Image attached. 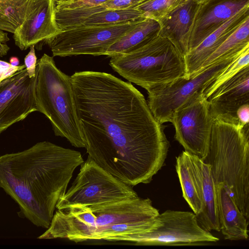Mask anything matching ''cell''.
Masks as SVG:
<instances>
[{"mask_svg":"<svg viewBox=\"0 0 249 249\" xmlns=\"http://www.w3.org/2000/svg\"><path fill=\"white\" fill-rule=\"evenodd\" d=\"M71 77L88 156L132 187L149 183L163 166L169 143L143 94L105 72L78 71Z\"/></svg>","mask_w":249,"mask_h":249,"instance_id":"obj_1","label":"cell"},{"mask_svg":"<svg viewBox=\"0 0 249 249\" xmlns=\"http://www.w3.org/2000/svg\"><path fill=\"white\" fill-rule=\"evenodd\" d=\"M84 161L78 151L38 142L0 156V188L18 204L19 216L48 229L58 201Z\"/></svg>","mask_w":249,"mask_h":249,"instance_id":"obj_2","label":"cell"},{"mask_svg":"<svg viewBox=\"0 0 249 249\" xmlns=\"http://www.w3.org/2000/svg\"><path fill=\"white\" fill-rule=\"evenodd\" d=\"M148 198L138 197L57 210L51 224L38 239H67L75 242L92 240L119 241L124 237L146 232L159 214Z\"/></svg>","mask_w":249,"mask_h":249,"instance_id":"obj_3","label":"cell"},{"mask_svg":"<svg viewBox=\"0 0 249 249\" xmlns=\"http://www.w3.org/2000/svg\"><path fill=\"white\" fill-rule=\"evenodd\" d=\"M214 119L209 152L216 185L224 184L242 213L249 218V128Z\"/></svg>","mask_w":249,"mask_h":249,"instance_id":"obj_4","label":"cell"},{"mask_svg":"<svg viewBox=\"0 0 249 249\" xmlns=\"http://www.w3.org/2000/svg\"><path fill=\"white\" fill-rule=\"evenodd\" d=\"M35 100L37 111L49 120L55 136L66 138L75 147L85 148L71 76L59 70L53 57L46 53L36 64Z\"/></svg>","mask_w":249,"mask_h":249,"instance_id":"obj_5","label":"cell"},{"mask_svg":"<svg viewBox=\"0 0 249 249\" xmlns=\"http://www.w3.org/2000/svg\"><path fill=\"white\" fill-rule=\"evenodd\" d=\"M112 69L147 91L186 75L184 56L159 32L127 54L110 58Z\"/></svg>","mask_w":249,"mask_h":249,"instance_id":"obj_6","label":"cell"},{"mask_svg":"<svg viewBox=\"0 0 249 249\" xmlns=\"http://www.w3.org/2000/svg\"><path fill=\"white\" fill-rule=\"evenodd\" d=\"M243 51L219 59L188 78L180 77L148 90L147 104L156 119L161 124L171 122L178 108L203 94L215 78Z\"/></svg>","mask_w":249,"mask_h":249,"instance_id":"obj_7","label":"cell"},{"mask_svg":"<svg viewBox=\"0 0 249 249\" xmlns=\"http://www.w3.org/2000/svg\"><path fill=\"white\" fill-rule=\"evenodd\" d=\"M138 196L131 186L112 175L88 156L72 184L59 198L56 208L92 205Z\"/></svg>","mask_w":249,"mask_h":249,"instance_id":"obj_8","label":"cell"},{"mask_svg":"<svg viewBox=\"0 0 249 249\" xmlns=\"http://www.w3.org/2000/svg\"><path fill=\"white\" fill-rule=\"evenodd\" d=\"M143 18L111 25L76 26L62 30L43 42L50 47L53 56L105 55L111 45Z\"/></svg>","mask_w":249,"mask_h":249,"instance_id":"obj_9","label":"cell"},{"mask_svg":"<svg viewBox=\"0 0 249 249\" xmlns=\"http://www.w3.org/2000/svg\"><path fill=\"white\" fill-rule=\"evenodd\" d=\"M218 240L199 226L194 213L170 210L159 213L156 224L148 231L127 235L121 239L140 245L160 246L191 245Z\"/></svg>","mask_w":249,"mask_h":249,"instance_id":"obj_10","label":"cell"},{"mask_svg":"<svg viewBox=\"0 0 249 249\" xmlns=\"http://www.w3.org/2000/svg\"><path fill=\"white\" fill-rule=\"evenodd\" d=\"M214 119L210 104L201 94L178 108L171 120L176 140L185 151L203 161L207 157Z\"/></svg>","mask_w":249,"mask_h":249,"instance_id":"obj_11","label":"cell"},{"mask_svg":"<svg viewBox=\"0 0 249 249\" xmlns=\"http://www.w3.org/2000/svg\"><path fill=\"white\" fill-rule=\"evenodd\" d=\"M36 76L30 78L26 68L0 84V134L13 124L37 111Z\"/></svg>","mask_w":249,"mask_h":249,"instance_id":"obj_12","label":"cell"},{"mask_svg":"<svg viewBox=\"0 0 249 249\" xmlns=\"http://www.w3.org/2000/svg\"><path fill=\"white\" fill-rule=\"evenodd\" d=\"M207 99L214 119L239 124L236 111L241 106L249 104V65L222 84Z\"/></svg>","mask_w":249,"mask_h":249,"instance_id":"obj_13","label":"cell"},{"mask_svg":"<svg viewBox=\"0 0 249 249\" xmlns=\"http://www.w3.org/2000/svg\"><path fill=\"white\" fill-rule=\"evenodd\" d=\"M247 6H249V0H205L198 3L190 34L188 52Z\"/></svg>","mask_w":249,"mask_h":249,"instance_id":"obj_14","label":"cell"},{"mask_svg":"<svg viewBox=\"0 0 249 249\" xmlns=\"http://www.w3.org/2000/svg\"><path fill=\"white\" fill-rule=\"evenodd\" d=\"M53 0H42L13 33L15 44L26 50L61 31L54 18Z\"/></svg>","mask_w":249,"mask_h":249,"instance_id":"obj_15","label":"cell"},{"mask_svg":"<svg viewBox=\"0 0 249 249\" xmlns=\"http://www.w3.org/2000/svg\"><path fill=\"white\" fill-rule=\"evenodd\" d=\"M189 156L202 203L201 212L196 216L197 220L206 230L220 231L216 185L211 166L194 155L189 153Z\"/></svg>","mask_w":249,"mask_h":249,"instance_id":"obj_16","label":"cell"},{"mask_svg":"<svg viewBox=\"0 0 249 249\" xmlns=\"http://www.w3.org/2000/svg\"><path fill=\"white\" fill-rule=\"evenodd\" d=\"M198 5L196 0H188L158 19L160 24L159 33L169 39L183 56L188 52Z\"/></svg>","mask_w":249,"mask_h":249,"instance_id":"obj_17","label":"cell"},{"mask_svg":"<svg viewBox=\"0 0 249 249\" xmlns=\"http://www.w3.org/2000/svg\"><path fill=\"white\" fill-rule=\"evenodd\" d=\"M248 18H249V6L229 18L198 45L189 51L184 56L186 70L185 77L188 78L197 72L205 60Z\"/></svg>","mask_w":249,"mask_h":249,"instance_id":"obj_18","label":"cell"},{"mask_svg":"<svg viewBox=\"0 0 249 249\" xmlns=\"http://www.w3.org/2000/svg\"><path fill=\"white\" fill-rule=\"evenodd\" d=\"M218 215L220 231L225 239H248L249 219L242 213L223 183L216 185Z\"/></svg>","mask_w":249,"mask_h":249,"instance_id":"obj_19","label":"cell"},{"mask_svg":"<svg viewBox=\"0 0 249 249\" xmlns=\"http://www.w3.org/2000/svg\"><path fill=\"white\" fill-rule=\"evenodd\" d=\"M160 29L158 20L143 18L133 29L111 45L105 55L111 58L129 53L158 33Z\"/></svg>","mask_w":249,"mask_h":249,"instance_id":"obj_20","label":"cell"},{"mask_svg":"<svg viewBox=\"0 0 249 249\" xmlns=\"http://www.w3.org/2000/svg\"><path fill=\"white\" fill-rule=\"evenodd\" d=\"M176 168L182 196L197 216L201 212L202 203L197 184L191 168L188 152L183 151L177 158Z\"/></svg>","mask_w":249,"mask_h":249,"instance_id":"obj_21","label":"cell"},{"mask_svg":"<svg viewBox=\"0 0 249 249\" xmlns=\"http://www.w3.org/2000/svg\"><path fill=\"white\" fill-rule=\"evenodd\" d=\"M41 0L0 1V29L14 33Z\"/></svg>","mask_w":249,"mask_h":249,"instance_id":"obj_22","label":"cell"},{"mask_svg":"<svg viewBox=\"0 0 249 249\" xmlns=\"http://www.w3.org/2000/svg\"><path fill=\"white\" fill-rule=\"evenodd\" d=\"M248 47L249 18L245 20L205 60L200 69L219 59L241 53Z\"/></svg>","mask_w":249,"mask_h":249,"instance_id":"obj_23","label":"cell"},{"mask_svg":"<svg viewBox=\"0 0 249 249\" xmlns=\"http://www.w3.org/2000/svg\"><path fill=\"white\" fill-rule=\"evenodd\" d=\"M144 17L142 13L135 8L107 10L93 14L81 21L77 26L111 25Z\"/></svg>","mask_w":249,"mask_h":249,"instance_id":"obj_24","label":"cell"},{"mask_svg":"<svg viewBox=\"0 0 249 249\" xmlns=\"http://www.w3.org/2000/svg\"><path fill=\"white\" fill-rule=\"evenodd\" d=\"M248 65H249V47H247L215 78L204 90L203 96L207 99L222 84L231 78L243 68Z\"/></svg>","mask_w":249,"mask_h":249,"instance_id":"obj_25","label":"cell"},{"mask_svg":"<svg viewBox=\"0 0 249 249\" xmlns=\"http://www.w3.org/2000/svg\"><path fill=\"white\" fill-rule=\"evenodd\" d=\"M187 0H149L134 8L140 11L144 17L158 20Z\"/></svg>","mask_w":249,"mask_h":249,"instance_id":"obj_26","label":"cell"},{"mask_svg":"<svg viewBox=\"0 0 249 249\" xmlns=\"http://www.w3.org/2000/svg\"><path fill=\"white\" fill-rule=\"evenodd\" d=\"M149 0H109L96 6V13L107 10L134 8Z\"/></svg>","mask_w":249,"mask_h":249,"instance_id":"obj_27","label":"cell"},{"mask_svg":"<svg viewBox=\"0 0 249 249\" xmlns=\"http://www.w3.org/2000/svg\"><path fill=\"white\" fill-rule=\"evenodd\" d=\"M37 57L35 52V45L30 47V51L24 58V65L30 78L36 76Z\"/></svg>","mask_w":249,"mask_h":249,"instance_id":"obj_28","label":"cell"},{"mask_svg":"<svg viewBox=\"0 0 249 249\" xmlns=\"http://www.w3.org/2000/svg\"><path fill=\"white\" fill-rule=\"evenodd\" d=\"M25 68L24 64L15 66L0 59V84L3 80L11 77L13 75L18 71Z\"/></svg>","mask_w":249,"mask_h":249,"instance_id":"obj_29","label":"cell"},{"mask_svg":"<svg viewBox=\"0 0 249 249\" xmlns=\"http://www.w3.org/2000/svg\"><path fill=\"white\" fill-rule=\"evenodd\" d=\"M236 116L240 126L242 127L249 125V104L240 107L236 111Z\"/></svg>","mask_w":249,"mask_h":249,"instance_id":"obj_30","label":"cell"},{"mask_svg":"<svg viewBox=\"0 0 249 249\" xmlns=\"http://www.w3.org/2000/svg\"><path fill=\"white\" fill-rule=\"evenodd\" d=\"M9 39L8 34L0 29V56L6 55L10 50L9 47L6 44Z\"/></svg>","mask_w":249,"mask_h":249,"instance_id":"obj_31","label":"cell"},{"mask_svg":"<svg viewBox=\"0 0 249 249\" xmlns=\"http://www.w3.org/2000/svg\"><path fill=\"white\" fill-rule=\"evenodd\" d=\"M10 63L15 66H19V60L18 58L16 56H12L10 57Z\"/></svg>","mask_w":249,"mask_h":249,"instance_id":"obj_32","label":"cell"},{"mask_svg":"<svg viewBox=\"0 0 249 249\" xmlns=\"http://www.w3.org/2000/svg\"><path fill=\"white\" fill-rule=\"evenodd\" d=\"M54 4H57L60 3H66L68 2L72 1L74 0H53Z\"/></svg>","mask_w":249,"mask_h":249,"instance_id":"obj_33","label":"cell"},{"mask_svg":"<svg viewBox=\"0 0 249 249\" xmlns=\"http://www.w3.org/2000/svg\"><path fill=\"white\" fill-rule=\"evenodd\" d=\"M198 2V3H200V2H203V1L205 0H196Z\"/></svg>","mask_w":249,"mask_h":249,"instance_id":"obj_34","label":"cell"},{"mask_svg":"<svg viewBox=\"0 0 249 249\" xmlns=\"http://www.w3.org/2000/svg\"><path fill=\"white\" fill-rule=\"evenodd\" d=\"M1 0H0V1H1Z\"/></svg>","mask_w":249,"mask_h":249,"instance_id":"obj_35","label":"cell"}]
</instances>
